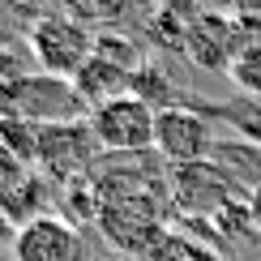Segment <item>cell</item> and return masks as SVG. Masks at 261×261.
Wrapping results in <instances>:
<instances>
[{
    "instance_id": "1",
    "label": "cell",
    "mask_w": 261,
    "mask_h": 261,
    "mask_svg": "<svg viewBox=\"0 0 261 261\" xmlns=\"http://www.w3.org/2000/svg\"><path fill=\"white\" fill-rule=\"evenodd\" d=\"M26 47H30V60L39 64V73L73 82L77 69L94 56V30L73 13H43L26 30Z\"/></svg>"
},
{
    "instance_id": "2",
    "label": "cell",
    "mask_w": 261,
    "mask_h": 261,
    "mask_svg": "<svg viewBox=\"0 0 261 261\" xmlns=\"http://www.w3.org/2000/svg\"><path fill=\"white\" fill-rule=\"evenodd\" d=\"M0 99L9 103V112L21 116L30 124H73V120H90V107L82 103V94L73 90V82L51 77V73H26L13 86L0 90Z\"/></svg>"
},
{
    "instance_id": "3",
    "label": "cell",
    "mask_w": 261,
    "mask_h": 261,
    "mask_svg": "<svg viewBox=\"0 0 261 261\" xmlns=\"http://www.w3.org/2000/svg\"><path fill=\"white\" fill-rule=\"evenodd\" d=\"M167 184H171V210L189 214L193 223H210L219 219L231 201H244L240 197V180L231 176L219 163H193V167H171L167 171Z\"/></svg>"
},
{
    "instance_id": "4",
    "label": "cell",
    "mask_w": 261,
    "mask_h": 261,
    "mask_svg": "<svg viewBox=\"0 0 261 261\" xmlns=\"http://www.w3.org/2000/svg\"><path fill=\"white\" fill-rule=\"evenodd\" d=\"M154 120L159 112L141 103L137 94L103 103L90 112V133L103 146V154H150L154 150Z\"/></svg>"
},
{
    "instance_id": "5",
    "label": "cell",
    "mask_w": 261,
    "mask_h": 261,
    "mask_svg": "<svg viewBox=\"0 0 261 261\" xmlns=\"http://www.w3.org/2000/svg\"><path fill=\"white\" fill-rule=\"evenodd\" d=\"M103 146L90 133V120H73V124H39V150L35 163L43 167V176L51 180H82L99 167Z\"/></svg>"
},
{
    "instance_id": "6",
    "label": "cell",
    "mask_w": 261,
    "mask_h": 261,
    "mask_svg": "<svg viewBox=\"0 0 261 261\" xmlns=\"http://www.w3.org/2000/svg\"><path fill=\"white\" fill-rule=\"evenodd\" d=\"M214 124L201 107H167L154 120V154L167 167H193L214 159Z\"/></svg>"
},
{
    "instance_id": "7",
    "label": "cell",
    "mask_w": 261,
    "mask_h": 261,
    "mask_svg": "<svg viewBox=\"0 0 261 261\" xmlns=\"http://www.w3.org/2000/svg\"><path fill=\"white\" fill-rule=\"evenodd\" d=\"M13 261H90L82 227L64 214H30L9 244Z\"/></svg>"
},
{
    "instance_id": "8",
    "label": "cell",
    "mask_w": 261,
    "mask_h": 261,
    "mask_svg": "<svg viewBox=\"0 0 261 261\" xmlns=\"http://www.w3.org/2000/svg\"><path fill=\"white\" fill-rule=\"evenodd\" d=\"M244 51L240 43V26L231 13L219 9H193L189 17V35H184V56L205 73H227L231 60Z\"/></svg>"
},
{
    "instance_id": "9",
    "label": "cell",
    "mask_w": 261,
    "mask_h": 261,
    "mask_svg": "<svg viewBox=\"0 0 261 261\" xmlns=\"http://www.w3.org/2000/svg\"><path fill=\"white\" fill-rule=\"evenodd\" d=\"M73 90L94 112V107H103V103H112V99H120V94L133 90V73L120 69V64H112V60H103V56H90L77 69V77H73Z\"/></svg>"
},
{
    "instance_id": "10",
    "label": "cell",
    "mask_w": 261,
    "mask_h": 261,
    "mask_svg": "<svg viewBox=\"0 0 261 261\" xmlns=\"http://www.w3.org/2000/svg\"><path fill=\"white\" fill-rule=\"evenodd\" d=\"M146 261H227V257L219 253V244L197 240L189 227H167V231H163V240L150 248Z\"/></svg>"
},
{
    "instance_id": "11",
    "label": "cell",
    "mask_w": 261,
    "mask_h": 261,
    "mask_svg": "<svg viewBox=\"0 0 261 261\" xmlns=\"http://www.w3.org/2000/svg\"><path fill=\"white\" fill-rule=\"evenodd\" d=\"M214 163L227 167L240 184L253 180V189L261 184V146H253V141H219L214 146Z\"/></svg>"
},
{
    "instance_id": "12",
    "label": "cell",
    "mask_w": 261,
    "mask_h": 261,
    "mask_svg": "<svg viewBox=\"0 0 261 261\" xmlns=\"http://www.w3.org/2000/svg\"><path fill=\"white\" fill-rule=\"evenodd\" d=\"M94 56L120 64V69H128V73H137L141 64H146L141 60V43L120 35V30H94Z\"/></svg>"
},
{
    "instance_id": "13",
    "label": "cell",
    "mask_w": 261,
    "mask_h": 261,
    "mask_svg": "<svg viewBox=\"0 0 261 261\" xmlns=\"http://www.w3.org/2000/svg\"><path fill=\"white\" fill-rule=\"evenodd\" d=\"M189 17L193 13H180V9H159L150 13V39L167 51H180L184 56V35H189Z\"/></svg>"
},
{
    "instance_id": "14",
    "label": "cell",
    "mask_w": 261,
    "mask_h": 261,
    "mask_svg": "<svg viewBox=\"0 0 261 261\" xmlns=\"http://www.w3.org/2000/svg\"><path fill=\"white\" fill-rule=\"evenodd\" d=\"M227 77H231L236 86H240V94H244V99H261V43L244 47L240 56L231 60Z\"/></svg>"
},
{
    "instance_id": "15",
    "label": "cell",
    "mask_w": 261,
    "mask_h": 261,
    "mask_svg": "<svg viewBox=\"0 0 261 261\" xmlns=\"http://www.w3.org/2000/svg\"><path fill=\"white\" fill-rule=\"evenodd\" d=\"M13 236H17V223H13V214L0 205V244H13Z\"/></svg>"
},
{
    "instance_id": "16",
    "label": "cell",
    "mask_w": 261,
    "mask_h": 261,
    "mask_svg": "<svg viewBox=\"0 0 261 261\" xmlns=\"http://www.w3.org/2000/svg\"><path fill=\"white\" fill-rule=\"evenodd\" d=\"M248 214H253V227L261 231V184H257L253 193H248Z\"/></svg>"
}]
</instances>
